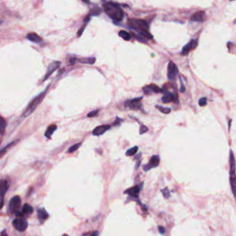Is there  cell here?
Instances as JSON below:
<instances>
[{
  "label": "cell",
  "instance_id": "obj_1",
  "mask_svg": "<svg viewBox=\"0 0 236 236\" xmlns=\"http://www.w3.org/2000/svg\"><path fill=\"white\" fill-rule=\"evenodd\" d=\"M104 10L107 15L114 21H121L123 18L124 14L122 9L118 4L113 2H108L105 1L103 4Z\"/></svg>",
  "mask_w": 236,
  "mask_h": 236
},
{
  "label": "cell",
  "instance_id": "obj_2",
  "mask_svg": "<svg viewBox=\"0 0 236 236\" xmlns=\"http://www.w3.org/2000/svg\"><path fill=\"white\" fill-rule=\"evenodd\" d=\"M49 86H48V87L46 89L45 91L42 92L41 94H40L39 95H38L36 97H35V98L32 100L31 102H30L29 105L27 106V107L26 108V110L24 111V112L22 113V116L23 118H26L28 117L29 116L31 115L32 113H33L35 110H36V107H38L39 104H40L42 101L43 100V98H45L46 93H47V91L48 89V88Z\"/></svg>",
  "mask_w": 236,
  "mask_h": 236
},
{
  "label": "cell",
  "instance_id": "obj_3",
  "mask_svg": "<svg viewBox=\"0 0 236 236\" xmlns=\"http://www.w3.org/2000/svg\"><path fill=\"white\" fill-rule=\"evenodd\" d=\"M230 184L233 194L236 199V165L234 154L232 150H230Z\"/></svg>",
  "mask_w": 236,
  "mask_h": 236
},
{
  "label": "cell",
  "instance_id": "obj_4",
  "mask_svg": "<svg viewBox=\"0 0 236 236\" xmlns=\"http://www.w3.org/2000/svg\"><path fill=\"white\" fill-rule=\"evenodd\" d=\"M128 24L131 28L136 30L137 31H143V30L148 31L149 29V25L148 24V22L143 20L135 19V18L129 19Z\"/></svg>",
  "mask_w": 236,
  "mask_h": 236
},
{
  "label": "cell",
  "instance_id": "obj_5",
  "mask_svg": "<svg viewBox=\"0 0 236 236\" xmlns=\"http://www.w3.org/2000/svg\"><path fill=\"white\" fill-rule=\"evenodd\" d=\"M143 97H139L128 100L125 102V107L129 108L132 110H142V104L141 103Z\"/></svg>",
  "mask_w": 236,
  "mask_h": 236
},
{
  "label": "cell",
  "instance_id": "obj_6",
  "mask_svg": "<svg viewBox=\"0 0 236 236\" xmlns=\"http://www.w3.org/2000/svg\"><path fill=\"white\" fill-rule=\"evenodd\" d=\"M28 222L23 218L20 217L19 218H16L13 221V225L14 228L19 232H24L28 228Z\"/></svg>",
  "mask_w": 236,
  "mask_h": 236
},
{
  "label": "cell",
  "instance_id": "obj_7",
  "mask_svg": "<svg viewBox=\"0 0 236 236\" xmlns=\"http://www.w3.org/2000/svg\"><path fill=\"white\" fill-rule=\"evenodd\" d=\"M21 206V199L19 196L15 195L14 196L13 198H11V200L9 202L8 209L11 213H15L17 210H19V209Z\"/></svg>",
  "mask_w": 236,
  "mask_h": 236
},
{
  "label": "cell",
  "instance_id": "obj_8",
  "mask_svg": "<svg viewBox=\"0 0 236 236\" xmlns=\"http://www.w3.org/2000/svg\"><path fill=\"white\" fill-rule=\"evenodd\" d=\"M159 163H160V157H159V156L153 155L150 159L148 163L143 166V170L145 172H148V171L151 170L152 168L157 167L159 165Z\"/></svg>",
  "mask_w": 236,
  "mask_h": 236
},
{
  "label": "cell",
  "instance_id": "obj_9",
  "mask_svg": "<svg viewBox=\"0 0 236 236\" xmlns=\"http://www.w3.org/2000/svg\"><path fill=\"white\" fill-rule=\"evenodd\" d=\"M143 185V182L139 185H136L135 186L132 187L125 191L124 193L128 194V195L133 198H138V195H139L141 190L142 189V186Z\"/></svg>",
  "mask_w": 236,
  "mask_h": 236
},
{
  "label": "cell",
  "instance_id": "obj_10",
  "mask_svg": "<svg viewBox=\"0 0 236 236\" xmlns=\"http://www.w3.org/2000/svg\"><path fill=\"white\" fill-rule=\"evenodd\" d=\"M178 73V69L173 62H170L168 65V78L169 80H173L175 79Z\"/></svg>",
  "mask_w": 236,
  "mask_h": 236
},
{
  "label": "cell",
  "instance_id": "obj_11",
  "mask_svg": "<svg viewBox=\"0 0 236 236\" xmlns=\"http://www.w3.org/2000/svg\"><path fill=\"white\" fill-rule=\"evenodd\" d=\"M33 212V208L29 203H25L23 205L22 209L17 210L15 215L18 217H23L24 216H30Z\"/></svg>",
  "mask_w": 236,
  "mask_h": 236
},
{
  "label": "cell",
  "instance_id": "obj_12",
  "mask_svg": "<svg viewBox=\"0 0 236 236\" xmlns=\"http://www.w3.org/2000/svg\"><path fill=\"white\" fill-rule=\"evenodd\" d=\"M197 39H193V40H191L186 45H185L184 47H183L182 55H187L191 50L195 49L197 47Z\"/></svg>",
  "mask_w": 236,
  "mask_h": 236
},
{
  "label": "cell",
  "instance_id": "obj_13",
  "mask_svg": "<svg viewBox=\"0 0 236 236\" xmlns=\"http://www.w3.org/2000/svg\"><path fill=\"white\" fill-rule=\"evenodd\" d=\"M60 65H61V62H60L59 61H54V62H52L51 64H50L49 66H48V69H47V73H46L45 76L44 77L42 81H45V80H47V78L49 77V76L51 75L52 73H54L57 68L59 67Z\"/></svg>",
  "mask_w": 236,
  "mask_h": 236
},
{
  "label": "cell",
  "instance_id": "obj_14",
  "mask_svg": "<svg viewBox=\"0 0 236 236\" xmlns=\"http://www.w3.org/2000/svg\"><path fill=\"white\" fill-rule=\"evenodd\" d=\"M143 92L145 94H151L152 93H160L162 92V89H161L157 85L154 84H150L149 85H147L143 88Z\"/></svg>",
  "mask_w": 236,
  "mask_h": 236
},
{
  "label": "cell",
  "instance_id": "obj_15",
  "mask_svg": "<svg viewBox=\"0 0 236 236\" xmlns=\"http://www.w3.org/2000/svg\"><path fill=\"white\" fill-rule=\"evenodd\" d=\"M110 128L111 126L110 125H103V126H98L94 129L93 132H92V135L94 136H101L103 135L104 133H105Z\"/></svg>",
  "mask_w": 236,
  "mask_h": 236
},
{
  "label": "cell",
  "instance_id": "obj_16",
  "mask_svg": "<svg viewBox=\"0 0 236 236\" xmlns=\"http://www.w3.org/2000/svg\"><path fill=\"white\" fill-rule=\"evenodd\" d=\"M206 20V13L204 11H197L191 16V20L193 22H203Z\"/></svg>",
  "mask_w": 236,
  "mask_h": 236
},
{
  "label": "cell",
  "instance_id": "obj_17",
  "mask_svg": "<svg viewBox=\"0 0 236 236\" xmlns=\"http://www.w3.org/2000/svg\"><path fill=\"white\" fill-rule=\"evenodd\" d=\"M37 213H38V217L39 219V221L41 224H43L46 219L48 217V214L44 208L42 209H38L37 210Z\"/></svg>",
  "mask_w": 236,
  "mask_h": 236
},
{
  "label": "cell",
  "instance_id": "obj_18",
  "mask_svg": "<svg viewBox=\"0 0 236 236\" xmlns=\"http://www.w3.org/2000/svg\"><path fill=\"white\" fill-rule=\"evenodd\" d=\"M163 91L164 92V96L162 97L161 100L164 103H170V102L175 101L174 94L170 93V92H169L168 91H166V90L163 89L162 90V92Z\"/></svg>",
  "mask_w": 236,
  "mask_h": 236
},
{
  "label": "cell",
  "instance_id": "obj_19",
  "mask_svg": "<svg viewBox=\"0 0 236 236\" xmlns=\"http://www.w3.org/2000/svg\"><path fill=\"white\" fill-rule=\"evenodd\" d=\"M9 182L6 179H2L1 184H0V187H1V197L2 199H4V195L6 193L7 191L9 188Z\"/></svg>",
  "mask_w": 236,
  "mask_h": 236
},
{
  "label": "cell",
  "instance_id": "obj_20",
  "mask_svg": "<svg viewBox=\"0 0 236 236\" xmlns=\"http://www.w3.org/2000/svg\"><path fill=\"white\" fill-rule=\"evenodd\" d=\"M26 38L29 40L33 42H35V43H40V42H41L42 41V39L40 37L38 36V35H37L36 33H29L27 35Z\"/></svg>",
  "mask_w": 236,
  "mask_h": 236
},
{
  "label": "cell",
  "instance_id": "obj_21",
  "mask_svg": "<svg viewBox=\"0 0 236 236\" xmlns=\"http://www.w3.org/2000/svg\"><path fill=\"white\" fill-rule=\"evenodd\" d=\"M57 129V126L55 125H51V126H48V128H47V131L45 133V136L47 138H51V136L53 135V134L54 133V132Z\"/></svg>",
  "mask_w": 236,
  "mask_h": 236
},
{
  "label": "cell",
  "instance_id": "obj_22",
  "mask_svg": "<svg viewBox=\"0 0 236 236\" xmlns=\"http://www.w3.org/2000/svg\"><path fill=\"white\" fill-rule=\"evenodd\" d=\"M77 61L79 62H81V63L92 64L94 63L96 59H95L94 57H87V58L83 57V58H78Z\"/></svg>",
  "mask_w": 236,
  "mask_h": 236
},
{
  "label": "cell",
  "instance_id": "obj_23",
  "mask_svg": "<svg viewBox=\"0 0 236 236\" xmlns=\"http://www.w3.org/2000/svg\"><path fill=\"white\" fill-rule=\"evenodd\" d=\"M119 36L122 38L123 40L128 41L131 39V35L129 34L128 32H127L126 31H123V30H121V31L119 33Z\"/></svg>",
  "mask_w": 236,
  "mask_h": 236
},
{
  "label": "cell",
  "instance_id": "obj_24",
  "mask_svg": "<svg viewBox=\"0 0 236 236\" xmlns=\"http://www.w3.org/2000/svg\"><path fill=\"white\" fill-rule=\"evenodd\" d=\"M138 150V146H135L133 148H132L129 149L127 150L126 153V155L127 157H130V156H132V155H135V154L137 152Z\"/></svg>",
  "mask_w": 236,
  "mask_h": 236
},
{
  "label": "cell",
  "instance_id": "obj_25",
  "mask_svg": "<svg viewBox=\"0 0 236 236\" xmlns=\"http://www.w3.org/2000/svg\"><path fill=\"white\" fill-rule=\"evenodd\" d=\"M6 128V122L4 118H1V122H0V132H1V135L3 136L5 132Z\"/></svg>",
  "mask_w": 236,
  "mask_h": 236
},
{
  "label": "cell",
  "instance_id": "obj_26",
  "mask_svg": "<svg viewBox=\"0 0 236 236\" xmlns=\"http://www.w3.org/2000/svg\"><path fill=\"white\" fill-rule=\"evenodd\" d=\"M156 107L161 112L163 113V114H168L171 112L170 108H168V107H164L163 106H161V105H156Z\"/></svg>",
  "mask_w": 236,
  "mask_h": 236
},
{
  "label": "cell",
  "instance_id": "obj_27",
  "mask_svg": "<svg viewBox=\"0 0 236 236\" xmlns=\"http://www.w3.org/2000/svg\"><path fill=\"white\" fill-rule=\"evenodd\" d=\"M17 141H18V140L14 141H12V142H11L10 143H8V144L6 146H5L4 148H2V150H1V154H2H2H3L5 153V152L7 151V150L9 149V148H11L12 146H13V145H15V143H17Z\"/></svg>",
  "mask_w": 236,
  "mask_h": 236
},
{
  "label": "cell",
  "instance_id": "obj_28",
  "mask_svg": "<svg viewBox=\"0 0 236 236\" xmlns=\"http://www.w3.org/2000/svg\"><path fill=\"white\" fill-rule=\"evenodd\" d=\"M82 145V143H76L73 145H71V146L69 148V150H68V152L69 153H73V152H75L77 150L78 148H79L80 145Z\"/></svg>",
  "mask_w": 236,
  "mask_h": 236
},
{
  "label": "cell",
  "instance_id": "obj_29",
  "mask_svg": "<svg viewBox=\"0 0 236 236\" xmlns=\"http://www.w3.org/2000/svg\"><path fill=\"white\" fill-rule=\"evenodd\" d=\"M101 13V9L99 8L98 7H96V8H92L90 11L89 15H99Z\"/></svg>",
  "mask_w": 236,
  "mask_h": 236
},
{
  "label": "cell",
  "instance_id": "obj_30",
  "mask_svg": "<svg viewBox=\"0 0 236 236\" xmlns=\"http://www.w3.org/2000/svg\"><path fill=\"white\" fill-rule=\"evenodd\" d=\"M161 193L163 194V195L164 197L166 199H168L170 197V192H169V190L168 188H165L164 189L161 190Z\"/></svg>",
  "mask_w": 236,
  "mask_h": 236
},
{
  "label": "cell",
  "instance_id": "obj_31",
  "mask_svg": "<svg viewBox=\"0 0 236 236\" xmlns=\"http://www.w3.org/2000/svg\"><path fill=\"white\" fill-rule=\"evenodd\" d=\"M207 104V99L206 97H203V98H201L200 99V101H199V105L200 106H202V107H203V106L206 105Z\"/></svg>",
  "mask_w": 236,
  "mask_h": 236
},
{
  "label": "cell",
  "instance_id": "obj_32",
  "mask_svg": "<svg viewBox=\"0 0 236 236\" xmlns=\"http://www.w3.org/2000/svg\"><path fill=\"white\" fill-rule=\"evenodd\" d=\"M139 131H140L139 132L140 135H143V134L147 132L148 131V128L145 126H144V125H141V126H140Z\"/></svg>",
  "mask_w": 236,
  "mask_h": 236
},
{
  "label": "cell",
  "instance_id": "obj_33",
  "mask_svg": "<svg viewBox=\"0 0 236 236\" xmlns=\"http://www.w3.org/2000/svg\"><path fill=\"white\" fill-rule=\"evenodd\" d=\"M98 112H99V110H98L92 111V112H90L89 113H88V114H87V117L92 118V117L96 116H97V114H98Z\"/></svg>",
  "mask_w": 236,
  "mask_h": 236
},
{
  "label": "cell",
  "instance_id": "obj_34",
  "mask_svg": "<svg viewBox=\"0 0 236 236\" xmlns=\"http://www.w3.org/2000/svg\"><path fill=\"white\" fill-rule=\"evenodd\" d=\"M84 23H85V25L84 26H82V27L80 28V29L79 30V31H78V37H80L81 35L82 34V32L84 31V30H85V28L86 27V26H87V23H88V22H86V21H84Z\"/></svg>",
  "mask_w": 236,
  "mask_h": 236
},
{
  "label": "cell",
  "instance_id": "obj_35",
  "mask_svg": "<svg viewBox=\"0 0 236 236\" xmlns=\"http://www.w3.org/2000/svg\"><path fill=\"white\" fill-rule=\"evenodd\" d=\"M121 121H123L122 119H120V118H119V117H116V121L114 122V123H113V125H114V126H119V125H120V123H121Z\"/></svg>",
  "mask_w": 236,
  "mask_h": 236
},
{
  "label": "cell",
  "instance_id": "obj_36",
  "mask_svg": "<svg viewBox=\"0 0 236 236\" xmlns=\"http://www.w3.org/2000/svg\"><path fill=\"white\" fill-rule=\"evenodd\" d=\"M158 229H159V232L161 233V235H164L166 233V229L165 228L163 227V226H159L158 227Z\"/></svg>",
  "mask_w": 236,
  "mask_h": 236
},
{
  "label": "cell",
  "instance_id": "obj_37",
  "mask_svg": "<svg viewBox=\"0 0 236 236\" xmlns=\"http://www.w3.org/2000/svg\"><path fill=\"white\" fill-rule=\"evenodd\" d=\"M186 91V88H185L184 84H183L182 82V85H181V88H180V92H182V93H184V92Z\"/></svg>",
  "mask_w": 236,
  "mask_h": 236
},
{
  "label": "cell",
  "instance_id": "obj_38",
  "mask_svg": "<svg viewBox=\"0 0 236 236\" xmlns=\"http://www.w3.org/2000/svg\"><path fill=\"white\" fill-rule=\"evenodd\" d=\"M84 235H98V231H96V232H93V233H85V234H84Z\"/></svg>",
  "mask_w": 236,
  "mask_h": 236
},
{
  "label": "cell",
  "instance_id": "obj_39",
  "mask_svg": "<svg viewBox=\"0 0 236 236\" xmlns=\"http://www.w3.org/2000/svg\"><path fill=\"white\" fill-rule=\"evenodd\" d=\"M82 1L83 2H84V3L87 4H89L90 3H91V2H90L89 0H82Z\"/></svg>",
  "mask_w": 236,
  "mask_h": 236
},
{
  "label": "cell",
  "instance_id": "obj_40",
  "mask_svg": "<svg viewBox=\"0 0 236 236\" xmlns=\"http://www.w3.org/2000/svg\"><path fill=\"white\" fill-rule=\"evenodd\" d=\"M76 60H77V59H76V58H73V59H71L70 60V62H71V64H74V62H75V61Z\"/></svg>",
  "mask_w": 236,
  "mask_h": 236
},
{
  "label": "cell",
  "instance_id": "obj_41",
  "mask_svg": "<svg viewBox=\"0 0 236 236\" xmlns=\"http://www.w3.org/2000/svg\"><path fill=\"white\" fill-rule=\"evenodd\" d=\"M140 163H141V161H138V162H137V163H136V169L138 168V167H139Z\"/></svg>",
  "mask_w": 236,
  "mask_h": 236
},
{
  "label": "cell",
  "instance_id": "obj_42",
  "mask_svg": "<svg viewBox=\"0 0 236 236\" xmlns=\"http://www.w3.org/2000/svg\"><path fill=\"white\" fill-rule=\"evenodd\" d=\"M231 120H230L229 122H228V129H229V130L231 128Z\"/></svg>",
  "mask_w": 236,
  "mask_h": 236
},
{
  "label": "cell",
  "instance_id": "obj_43",
  "mask_svg": "<svg viewBox=\"0 0 236 236\" xmlns=\"http://www.w3.org/2000/svg\"><path fill=\"white\" fill-rule=\"evenodd\" d=\"M229 1H231V2H232V1H235V0H229Z\"/></svg>",
  "mask_w": 236,
  "mask_h": 236
}]
</instances>
